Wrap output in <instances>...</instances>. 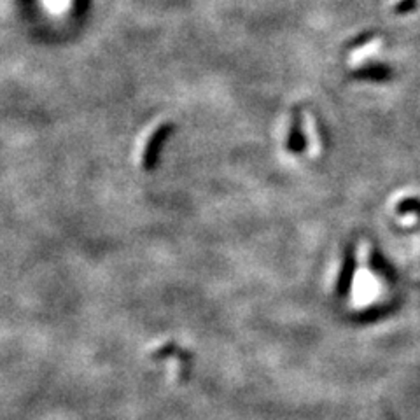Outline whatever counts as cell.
Wrapping results in <instances>:
<instances>
[]
</instances>
